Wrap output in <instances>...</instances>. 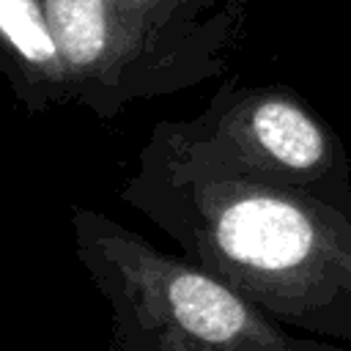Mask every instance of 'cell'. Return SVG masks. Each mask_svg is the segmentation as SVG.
Listing matches in <instances>:
<instances>
[{"label":"cell","mask_w":351,"mask_h":351,"mask_svg":"<svg viewBox=\"0 0 351 351\" xmlns=\"http://www.w3.org/2000/svg\"><path fill=\"white\" fill-rule=\"evenodd\" d=\"M118 197L280 324L351 343V211L304 189L178 176L140 159Z\"/></svg>","instance_id":"1"},{"label":"cell","mask_w":351,"mask_h":351,"mask_svg":"<svg viewBox=\"0 0 351 351\" xmlns=\"http://www.w3.org/2000/svg\"><path fill=\"white\" fill-rule=\"evenodd\" d=\"M74 252L110 310L112 351H348L291 332L186 261L104 211H71Z\"/></svg>","instance_id":"2"},{"label":"cell","mask_w":351,"mask_h":351,"mask_svg":"<svg viewBox=\"0 0 351 351\" xmlns=\"http://www.w3.org/2000/svg\"><path fill=\"white\" fill-rule=\"evenodd\" d=\"M69 69L71 104L112 121L228 71L247 0H44Z\"/></svg>","instance_id":"3"},{"label":"cell","mask_w":351,"mask_h":351,"mask_svg":"<svg viewBox=\"0 0 351 351\" xmlns=\"http://www.w3.org/2000/svg\"><path fill=\"white\" fill-rule=\"evenodd\" d=\"M137 159L178 176L304 189L351 211L343 140L285 85H241L230 77L195 118L154 123Z\"/></svg>","instance_id":"4"},{"label":"cell","mask_w":351,"mask_h":351,"mask_svg":"<svg viewBox=\"0 0 351 351\" xmlns=\"http://www.w3.org/2000/svg\"><path fill=\"white\" fill-rule=\"evenodd\" d=\"M0 74L33 115L71 104L69 69L44 0H0Z\"/></svg>","instance_id":"5"},{"label":"cell","mask_w":351,"mask_h":351,"mask_svg":"<svg viewBox=\"0 0 351 351\" xmlns=\"http://www.w3.org/2000/svg\"><path fill=\"white\" fill-rule=\"evenodd\" d=\"M348 255H351V228H348Z\"/></svg>","instance_id":"6"}]
</instances>
